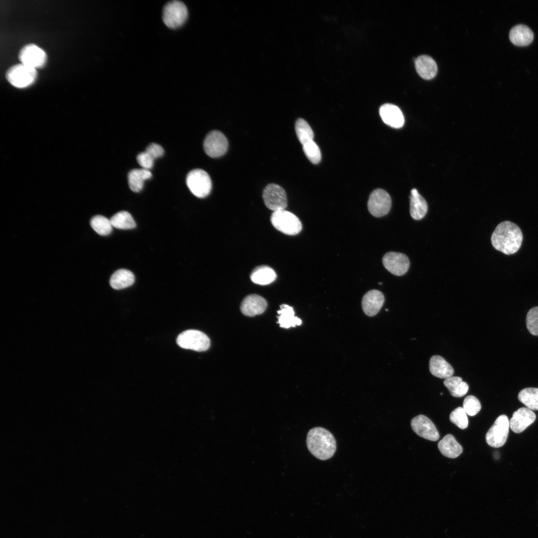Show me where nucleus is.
I'll use <instances>...</instances> for the list:
<instances>
[{
    "label": "nucleus",
    "mask_w": 538,
    "mask_h": 538,
    "mask_svg": "<svg viewBox=\"0 0 538 538\" xmlns=\"http://www.w3.org/2000/svg\"><path fill=\"white\" fill-rule=\"evenodd\" d=\"M523 241L520 228L510 221H504L496 228L491 236L493 246L506 255H512L520 249Z\"/></svg>",
    "instance_id": "nucleus-1"
},
{
    "label": "nucleus",
    "mask_w": 538,
    "mask_h": 538,
    "mask_svg": "<svg viewBox=\"0 0 538 538\" xmlns=\"http://www.w3.org/2000/svg\"><path fill=\"white\" fill-rule=\"evenodd\" d=\"M306 444L310 452L317 458L325 460L332 457L336 449V442L328 430L315 427L308 432Z\"/></svg>",
    "instance_id": "nucleus-2"
},
{
    "label": "nucleus",
    "mask_w": 538,
    "mask_h": 538,
    "mask_svg": "<svg viewBox=\"0 0 538 538\" xmlns=\"http://www.w3.org/2000/svg\"><path fill=\"white\" fill-rule=\"evenodd\" d=\"M37 76L36 69L22 63L10 67L6 72L8 82L15 87L22 88L31 85Z\"/></svg>",
    "instance_id": "nucleus-3"
},
{
    "label": "nucleus",
    "mask_w": 538,
    "mask_h": 538,
    "mask_svg": "<svg viewBox=\"0 0 538 538\" xmlns=\"http://www.w3.org/2000/svg\"><path fill=\"white\" fill-rule=\"evenodd\" d=\"M162 17L163 22L168 27L171 29L179 28L187 19V8L182 1H170L164 5Z\"/></svg>",
    "instance_id": "nucleus-4"
},
{
    "label": "nucleus",
    "mask_w": 538,
    "mask_h": 538,
    "mask_svg": "<svg viewBox=\"0 0 538 538\" xmlns=\"http://www.w3.org/2000/svg\"><path fill=\"white\" fill-rule=\"evenodd\" d=\"M270 221L276 229L286 235H296L302 229L299 219L292 213L285 210L273 212Z\"/></svg>",
    "instance_id": "nucleus-5"
},
{
    "label": "nucleus",
    "mask_w": 538,
    "mask_h": 538,
    "mask_svg": "<svg viewBox=\"0 0 538 538\" xmlns=\"http://www.w3.org/2000/svg\"><path fill=\"white\" fill-rule=\"evenodd\" d=\"M186 182L192 193L198 198L207 196L212 189V181L208 174L201 169H195L187 174Z\"/></svg>",
    "instance_id": "nucleus-6"
},
{
    "label": "nucleus",
    "mask_w": 538,
    "mask_h": 538,
    "mask_svg": "<svg viewBox=\"0 0 538 538\" xmlns=\"http://www.w3.org/2000/svg\"><path fill=\"white\" fill-rule=\"evenodd\" d=\"M178 345L184 349L201 352L209 349L210 340L203 332L196 330H187L177 337Z\"/></svg>",
    "instance_id": "nucleus-7"
},
{
    "label": "nucleus",
    "mask_w": 538,
    "mask_h": 538,
    "mask_svg": "<svg viewBox=\"0 0 538 538\" xmlns=\"http://www.w3.org/2000/svg\"><path fill=\"white\" fill-rule=\"evenodd\" d=\"M509 427L508 417L504 414L498 416L486 434L487 444L493 447L502 446L507 441Z\"/></svg>",
    "instance_id": "nucleus-8"
},
{
    "label": "nucleus",
    "mask_w": 538,
    "mask_h": 538,
    "mask_svg": "<svg viewBox=\"0 0 538 538\" xmlns=\"http://www.w3.org/2000/svg\"><path fill=\"white\" fill-rule=\"evenodd\" d=\"M263 198L266 206L273 212L284 210L287 205L286 193L277 184L268 185L263 191Z\"/></svg>",
    "instance_id": "nucleus-9"
},
{
    "label": "nucleus",
    "mask_w": 538,
    "mask_h": 538,
    "mask_svg": "<svg viewBox=\"0 0 538 538\" xmlns=\"http://www.w3.org/2000/svg\"><path fill=\"white\" fill-rule=\"evenodd\" d=\"M391 199L388 193L382 189H377L370 194L368 201L369 212L376 217L387 214L391 207Z\"/></svg>",
    "instance_id": "nucleus-10"
},
{
    "label": "nucleus",
    "mask_w": 538,
    "mask_h": 538,
    "mask_svg": "<svg viewBox=\"0 0 538 538\" xmlns=\"http://www.w3.org/2000/svg\"><path fill=\"white\" fill-rule=\"evenodd\" d=\"M228 147L226 137L221 132L214 130L210 132L203 141L205 153L210 157H218L224 155Z\"/></svg>",
    "instance_id": "nucleus-11"
},
{
    "label": "nucleus",
    "mask_w": 538,
    "mask_h": 538,
    "mask_svg": "<svg viewBox=\"0 0 538 538\" xmlns=\"http://www.w3.org/2000/svg\"><path fill=\"white\" fill-rule=\"evenodd\" d=\"M18 59L21 63L36 69L45 64L47 57L41 48L34 44H29L20 50Z\"/></svg>",
    "instance_id": "nucleus-12"
},
{
    "label": "nucleus",
    "mask_w": 538,
    "mask_h": 538,
    "mask_svg": "<svg viewBox=\"0 0 538 538\" xmlns=\"http://www.w3.org/2000/svg\"><path fill=\"white\" fill-rule=\"evenodd\" d=\"M385 268L392 274L400 276L405 274L409 267V261L404 254L390 252L383 258Z\"/></svg>",
    "instance_id": "nucleus-13"
},
{
    "label": "nucleus",
    "mask_w": 538,
    "mask_h": 538,
    "mask_svg": "<svg viewBox=\"0 0 538 538\" xmlns=\"http://www.w3.org/2000/svg\"><path fill=\"white\" fill-rule=\"evenodd\" d=\"M413 431L419 436L433 441L439 438V433L432 421L424 415L420 414L411 420Z\"/></svg>",
    "instance_id": "nucleus-14"
},
{
    "label": "nucleus",
    "mask_w": 538,
    "mask_h": 538,
    "mask_svg": "<svg viewBox=\"0 0 538 538\" xmlns=\"http://www.w3.org/2000/svg\"><path fill=\"white\" fill-rule=\"evenodd\" d=\"M536 415L530 409L521 407L515 411L509 420L510 427L513 431L519 433L525 430L535 421Z\"/></svg>",
    "instance_id": "nucleus-15"
},
{
    "label": "nucleus",
    "mask_w": 538,
    "mask_h": 538,
    "mask_svg": "<svg viewBox=\"0 0 538 538\" xmlns=\"http://www.w3.org/2000/svg\"><path fill=\"white\" fill-rule=\"evenodd\" d=\"M379 113L383 121L394 128H400L404 124V120L400 108L391 104H385L381 106Z\"/></svg>",
    "instance_id": "nucleus-16"
},
{
    "label": "nucleus",
    "mask_w": 538,
    "mask_h": 538,
    "mask_svg": "<svg viewBox=\"0 0 538 538\" xmlns=\"http://www.w3.org/2000/svg\"><path fill=\"white\" fill-rule=\"evenodd\" d=\"M384 301V296L380 291L376 289L370 290L362 298L363 310L369 316H375L381 309Z\"/></svg>",
    "instance_id": "nucleus-17"
},
{
    "label": "nucleus",
    "mask_w": 538,
    "mask_h": 538,
    "mask_svg": "<svg viewBox=\"0 0 538 538\" xmlns=\"http://www.w3.org/2000/svg\"><path fill=\"white\" fill-rule=\"evenodd\" d=\"M267 301L257 294H250L242 302L240 309L246 316L253 317L263 313L267 307Z\"/></svg>",
    "instance_id": "nucleus-18"
},
{
    "label": "nucleus",
    "mask_w": 538,
    "mask_h": 538,
    "mask_svg": "<svg viewBox=\"0 0 538 538\" xmlns=\"http://www.w3.org/2000/svg\"><path fill=\"white\" fill-rule=\"evenodd\" d=\"M429 371L431 374L440 379H446L453 376L454 369L441 356L434 355L429 360Z\"/></svg>",
    "instance_id": "nucleus-19"
},
{
    "label": "nucleus",
    "mask_w": 538,
    "mask_h": 538,
    "mask_svg": "<svg viewBox=\"0 0 538 538\" xmlns=\"http://www.w3.org/2000/svg\"><path fill=\"white\" fill-rule=\"evenodd\" d=\"M415 66L418 75L426 80L434 78L437 71L435 61L428 55H421L415 60Z\"/></svg>",
    "instance_id": "nucleus-20"
},
{
    "label": "nucleus",
    "mask_w": 538,
    "mask_h": 538,
    "mask_svg": "<svg viewBox=\"0 0 538 538\" xmlns=\"http://www.w3.org/2000/svg\"><path fill=\"white\" fill-rule=\"evenodd\" d=\"M509 37L511 42L518 46H525L532 42L534 38L532 30L527 25L522 24L514 26L511 29Z\"/></svg>",
    "instance_id": "nucleus-21"
},
{
    "label": "nucleus",
    "mask_w": 538,
    "mask_h": 538,
    "mask_svg": "<svg viewBox=\"0 0 538 538\" xmlns=\"http://www.w3.org/2000/svg\"><path fill=\"white\" fill-rule=\"evenodd\" d=\"M441 453L450 458L459 456L463 451L462 447L450 434L446 435L438 443Z\"/></svg>",
    "instance_id": "nucleus-22"
},
{
    "label": "nucleus",
    "mask_w": 538,
    "mask_h": 538,
    "mask_svg": "<svg viewBox=\"0 0 538 538\" xmlns=\"http://www.w3.org/2000/svg\"><path fill=\"white\" fill-rule=\"evenodd\" d=\"M427 204L424 198L415 188L411 190L410 196V214L414 220H420L426 215Z\"/></svg>",
    "instance_id": "nucleus-23"
},
{
    "label": "nucleus",
    "mask_w": 538,
    "mask_h": 538,
    "mask_svg": "<svg viewBox=\"0 0 538 538\" xmlns=\"http://www.w3.org/2000/svg\"><path fill=\"white\" fill-rule=\"evenodd\" d=\"M280 309L277 311V323L280 327L289 328L301 325L300 319L294 316L293 308L287 304H283L280 306Z\"/></svg>",
    "instance_id": "nucleus-24"
},
{
    "label": "nucleus",
    "mask_w": 538,
    "mask_h": 538,
    "mask_svg": "<svg viewBox=\"0 0 538 538\" xmlns=\"http://www.w3.org/2000/svg\"><path fill=\"white\" fill-rule=\"evenodd\" d=\"M134 281V276L131 271L120 269L116 271L110 279L111 286L115 289H121L132 285Z\"/></svg>",
    "instance_id": "nucleus-25"
},
{
    "label": "nucleus",
    "mask_w": 538,
    "mask_h": 538,
    "mask_svg": "<svg viewBox=\"0 0 538 538\" xmlns=\"http://www.w3.org/2000/svg\"><path fill=\"white\" fill-rule=\"evenodd\" d=\"M151 176V172L147 169L141 168L131 170L128 175L130 189L135 192L140 191L143 188L144 181Z\"/></svg>",
    "instance_id": "nucleus-26"
},
{
    "label": "nucleus",
    "mask_w": 538,
    "mask_h": 538,
    "mask_svg": "<svg viewBox=\"0 0 538 538\" xmlns=\"http://www.w3.org/2000/svg\"><path fill=\"white\" fill-rule=\"evenodd\" d=\"M275 271L270 267L266 266L256 268L252 272V281L258 284L267 285L273 282L276 278Z\"/></svg>",
    "instance_id": "nucleus-27"
},
{
    "label": "nucleus",
    "mask_w": 538,
    "mask_h": 538,
    "mask_svg": "<svg viewBox=\"0 0 538 538\" xmlns=\"http://www.w3.org/2000/svg\"><path fill=\"white\" fill-rule=\"evenodd\" d=\"M444 385L447 388L451 395L456 398L463 397L468 391V384L462 381L461 378L451 376L445 379Z\"/></svg>",
    "instance_id": "nucleus-28"
},
{
    "label": "nucleus",
    "mask_w": 538,
    "mask_h": 538,
    "mask_svg": "<svg viewBox=\"0 0 538 538\" xmlns=\"http://www.w3.org/2000/svg\"><path fill=\"white\" fill-rule=\"evenodd\" d=\"M519 401L531 410H538V388H527L518 395Z\"/></svg>",
    "instance_id": "nucleus-29"
},
{
    "label": "nucleus",
    "mask_w": 538,
    "mask_h": 538,
    "mask_svg": "<svg viewBox=\"0 0 538 538\" xmlns=\"http://www.w3.org/2000/svg\"><path fill=\"white\" fill-rule=\"evenodd\" d=\"M110 221L113 227L119 229H131L136 226L132 215L125 211L118 212L111 217Z\"/></svg>",
    "instance_id": "nucleus-30"
},
{
    "label": "nucleus",
    "mask_w": 538,
    "mask_h": 538,
    "mask_svg": "<svg viewBox=\"0 0 538 538\" xmlns=\"http://www.w3.org/2000/svg\"><path fill=\"white\" fill-rule=\"evenodd\" d=\"M297 137L302 144L313 140L314 134L309 124L303 119H298L295 124Z\"/></svg>",
    "instance_id": "nucleus-31"
},
{
    "label": "nucleus",
    "mask_w": 538,
    "mask_h": 538,
    "mask_svg": "<svg viewBox=\"0 0 538 538\" xmlns=\"http://www.w3.org/2000/svg\"><path fill=\"white\" fill-rule=\"evenodd\" d=\"M90 225L97 233L101 236L110 234L113 227L110 219L102 215H96L92 218Z\"/></svg>",
    "instance_id": "nucleus-32"
},
{
    "label": "nucleus",
    "mask_w": 538,
    "mask_h": 538,
    "mask_svg": "<svg viewBox=\"0 0 538 538\" xmlns=\"http://www.w3.org/2000/svg\"><path fill=\"white\" fill-rule=\"evenodd\" d=\"M303 150L307 158L313 164H317L320 161L321 152L319 147L313 140L303 144Z\"/></svg>",
    "instance_id": "nucleus-33"
},
{
    "label": "nucleus",
    "mask_w": 538,
    "mask_h": 538,
    "mask_svg": "<svg viewBox=\"0 0 538 538\" xmlns=\"http://www.w3.org/2000/svg\"><path fill=\"white\" fill-rule=\"evenodd\" d=\"M450 420L461 429L466 428L468 424L467 413L462 407H458L450 413Z\"/></svg>",
    "instance_id": "nucleus-34"
},
{
    "label": "nucleus",
    "mask_w": 538,
    "mask_h": 538,
    "mask_svg": "<svg viewBox=\"0 0 538 538\" xmlns=\"http://www.w3.org/2000/svg\"><path fill=\"white\" fill-rule=\"evenodd\" d=\"M526 324L530 333L538 336V306L534 307L528 311L526 317Z\"/></svg>",
    "instance_id": "nucleus-35"
},
{
    "label": "nucleus",
    "mask_w": 538,
    "mask_h": 538,
    "mask_svg": "<svg viewBox=\"0 0 538 538\" xmlns=\"http://www.w3.org/2000/svg\"><path fill=\"white\" fill-rule=\"evenodd\" d=\"M462 407L467 414L474 416L479 412L481 405L478 399L474 396L469 395L464 399Z\"/></svg>",
    "instance_id": "nucleus-36"
},
{
    "label": "nucleus",
    "mask_w": 538,
    "mask_h": 538,
    "mask_svg": "<svg viewBox=\"0 0 538 538\" xmlns=\"http://www.w3.org/2000/svg\"><path fill=\"white\" fill-rule=\"evenodd\" d=\"M136 160L142 168L149 170L152 167L154 159L146 151H144L137 155Z\"/></svg>",
    "instance_id": "nucleus-37"
},
{
    "label": "nucleus",
    "mask_w": 538,
    "mask_h": 538,
    "mask_svg": "<svg viewBox=\"0 0 538 538\" xmlns=\"http://www.w3.org/2000/svg\"><path fill=\"white\" fill-rule=\"evenodd\" d=\"M154 159L161 157L164 153L163 148L161 145L156 143H150L145 150Z\"/></svg>",
    "instance_id": "nucleus-38"
}]
</instances>
